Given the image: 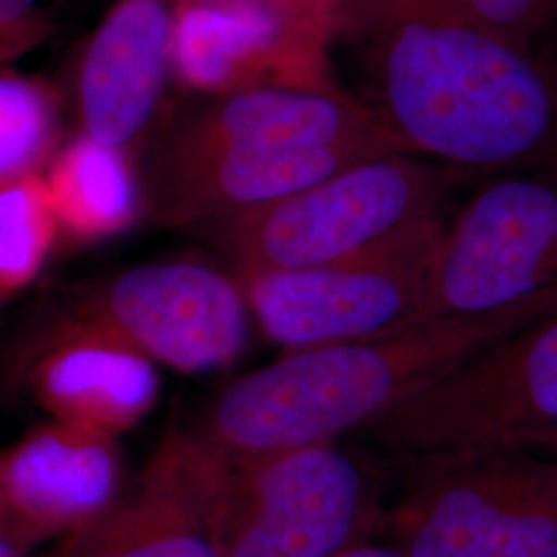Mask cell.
Instances as JSON below:
<instances>
[{"label": "cell", "mask_w": 557, "mask_h": 557, "mask_svg": "<svg viewBox=\"0 0 557 557\" xmlns=\"http://www.w3.org/2000/svg\"><path fill=\"white\" fill-rule=\"evenodd\" d=\"M403 147L481 182L557 168V64L438 0H379L341 38Z\"/></svg>", "instance_id": "6da1fadb"}, {"label": "cell", "mask_w": 557, "mask_h": 557, "mask_svg": "<svg viewBox=\"0 0 557 557\" xmlns=\"http://www.w3.org/2000/svg\"><path fill=\"white\" fill-rule=\"evenodd\" d=\"M557 289L487 314L419 320L376 337L289 351L227 386L195 434L223 453L329 444L554 312Z\"/></svg>", "instance_id": "7a4b0ae2"}, {"label": "cell", "mask_w": 557, "mask_h": 557, "mask_svg": "<svg viewBox=\"0 0 557 557\" xmlns=\"http://www.w3.org/2000/svg\"><path fill=\"white\" fill-rule=\"evenodd\" d=\"M180 434L221 557H333L384 524L376 483L335 442L223 453Z\"/></svg>", "instance_id": "3957f363"}, {"label": "cell", "mask_w": 557, "mask_h": 557, "mask_svg": "<svg viewBox=\"0 0 557 557\" xmlns=\"http://www.w3.org/2000/svg\"><path fill=\"white\" fill-rule=\"evenodd\" d=\"M478 176L409 153L359 161L259 209L213 223L236 275L304 271L349 257L400 227L438 218Z\"/></svg>", "instance_id": "277c9868"}, {"label": "cell", "mask_w": 557, "mask_h": 557, "mask_svg": "<svg viewBox=\"0 0 557 557\" xmlns=\"http://www.w3.org/2000/svg\"><path fill=\"white\" fill-rule=\"evenodd\" d=\"M363 432L409 460L533 450L557 434V308L405 398Z\"/></svg>", "instance_id": "5b68a950"}, {"label": "cell", "mask_w": 557, "mask_h": 557, "mask_svg": "<svg viewBox=\"0 0 557 557\" xmlns=\"http://www.w3.org/2000/svg\"><path fill=\"white\" fill-rule=\"evenodd\" d=\"M384 515L405 557H557V460L533 450L411 460Z\"/></svg>", "instance_id": "8992f818"}, {"label": "cell", "mask_w": 557, "mask_h": 557, "mask_svg": "<svg viewBox=\"0 0 557 557\" xmlns=\"http://www.w3.org/2000/svg\"><path fill=\"white\" fill-rule=\"evenodd\" d=\"M444 232L442 215L428 218L314 269L236 278L262 333L287 354L376 337L418 322Z\"/></svg>", "instance_id": "52a82bcc"}, {"label": "cell", "mask_w": 557, "mask_h": 557, "mask_svg": "<svg viewBox=\"0 0 557 557\" xmlns=\"http://www.w3.org/2000/svg\"><path fill=\"white\" fill-rule=\"evenodd\" d=\"M557 289V168L481 182L446 223L419 320L498 312Z\"/></svg>", "instance_id": "ba28073f"}, {"label": "cell", "mask_w": 557, "mask_h": 557, "mask_svg": "<svg viewBox=\"0 0 557 557\" xmlns=\"http://www.w3.org/2000/svg\"><path fill=\"white\" fill-rule=\"evenodd\" d=\"M81 317L149 361L200 374L244 351L250 310L238 278L197 260H170L120 273Z\"/></svg>", "instance_id": "9c48e42d"}, {"label": "cell", "mask_w": 557, "mask_h": 557, "mask_svg": "<svg viewBox=\"0 0 557 557\" xmlns=\"http://www.w3.org/2000/svg\"><path fill=\"white\" fill-rule=\"evenodd\" d=\"M326 44L283 0H218L174 7L172 73L221 96L262 85H329Z\"/></svg>", "instance_id": "30bf717a"}, {"label": "cell", "mask_w": 557, "mask_h": 557, "mask_svg": "<svg viewBox=\"0 0 557 557\" xmlns=\"http://www.w3.org/2000/svg\"><path fill=\"white\" fill-rule=\"evenodd\" d=\"M211 98L176 122L158 156L337 145H376L409 153L368 103L335 85H262Z\"/></svg>", "instance_id": "8fae6325"}, {"label": "cell", "mask_w": 557, "mask_h": 557, "mask_svg": "<svg viewBox=\"0 0 557 557\" xmlns=\"http://www.w3.org/2000/svg\"><path fill=\"white\" fill-rule=\"evenodd\" d=\"M395 153L376 145H337L322 149H221L195 156H158L149 190L151 211L163 225H213L296 195L359 161Z\"/></svg>", "instance_id": "7c38bea8"}, {"label": "cell", "mask_w": 557, "mask_h": 557, "mask_svg": "<svg viewBox=\"0 0 557 557\" xmlns=\"http://www.w3.org/2000/svg\"><path fill=\"white\" fill-rule=\"evenodd\" d=\"M114 436L50 421L0 450V508L41 541L73 535L120 499Z\"/></svg>", "instance_id": "4fadbf2b"}, {"label": "cell", "mask_w": 557, "mask_h": 557, "mask_svg": "<svg viewBox=\"0 0 557 557\" xmlns=\"http://www.w3.org/2000/svg\"><path fill=\"white\" fill-rule=\"evenodd\" d=\"M174 4L119 0L87 41L77 79L83 135L126 149L160 108L172 73Z\"/></svg>", "instance_id": "5bb4252c"}, {"label": "cell", "mask_w": 557, "mask_h": 557, "mask_svg": "<svg viewBox=\"0 0 557 557\" xmlns=\"http://www.w3.org/2000/svg\"><path fill=\"white\" fill-rule=\"evenodd\" d=\"M29 386L54 421L114 438L158 397L153 361L85 317L48 338L32 363Z\"/></svg>", "instance_id": "9a60e30c"}, {"label": "cell", "mask_w": 557, "mask_h": 557, "mask_svg": "<svg viewBox=\"0 0 557 557\" xmlns=\"http://www.w3.org/2000/svg\"><path fill=\"white\" fill-rule=\"evenodd\" d=\"M60 557H221L180 432H170L137 485L60 547Z\"/></svg>", "instance_id": "2e32d148"}, {"label": "cell", "mask_w": 557, "mask_h": 557, "mask_svg": "<svg viewBox=\"0 0 557 557\" xmlns=\"http://www.w3.org/2000/svg\"><path fill=\"white\" fill-rule=\"evenodd\" d=\"M59 230L79 242L112 238L140 211V186L126 149L79 135L44 174Z\"/></svg>", "instance_id": "e0dca14e"}, {"label": "cell", "mask_w": 557, "mask_h": 557, "mask_svg": "<svg viewBox=\"0 0 557 557\" xmlns=\"http://www.w3.org/2000/svg\"><path fill=\"white\" fill-rule=\"evenodd\" d=\"M59 119L52 85L0 71V182L41 174L57 156Z\"/></svg>", "instance_id": "ac0fdd59"}, {"label": "cell", "mask_w": 557, "mask_h": 557, "mask_svg": "<svg viewBox=\"0 0 557 557\" xmlns=\"http://www.w3.org/2000/svg\"><path fill=\"white\" fill-rule=\"evenodd\" d=\"M59 234L44 174L0 182V296L40 273Z\"/></svg>", "instance_id": "d6986e66"}, {"label": "cell", "mask_w": 557, "mask_h": 557, "mask_svg": "<svg viewBox=\"0 0 557 557\" xmlns=\"http://www.w3.org/2000/svg\"><path fill=\"white\" fill-rule=\"evenodd\" d=\"M458 15L533 46L557 20V0H438Z\"/></svg>", "instance_id": "ffe728a7"}, {"label": "cell", "mask_w": 557, "mask_h": 557, "mask_svg": "<svg viewBox=\"0 0 557 557\" xmlns=\"http://www.w3.org/2000/svg\"><path fill=\"white\" fill-rule=\"evenodd\" d=\"M326 46L338 41L376 0H283Z\"/></svg>", "instance_id": "44dd1931"}, {"label": "cell", "mask_w": 557, "mask_h": 557, "mask_svg": "<svg viewBox=\"0 0 557 557\" xmlns=\"http://www.w3.org/2000/svg\"><path fill=\"white\" fill-rule=\"evenodd\" d=\"M40 543V537H36L17 518L0 508V557H27Z\"/></svg>", "instance_id": "7402d4cb"}, {"label": "cell", "mask_w": 557, "mask_h": 557, "mask_svg": "<svg viewBox=\"0 0 557 557\" xmlns=\"http://www.w3.org/2000/svg\"><path fill=\"white\" fill-rule=\"evenodd\" d=\"M46 34H48V23L46 21L29 25V27H21V29L0 32V64L25 54L36 44H40L46 38Z\"/></svg>", "instance_id": "603a6c76"}, {"label": "cell", "mask_w": 557, "mask_h": 557, "mask_svg": "<svg viewBox=\"0 0 557 557\" xmlns=\"http://www.w3.org/2000/svg\"><path fill=\"white\" fill-rule=\"evenodd\" d=\"M38 0H0V32H11L41 23Z\"/></svg>", "instance_id": "cb8c5ba5"}, {"label": "cell", "mask_w": 557, "mask_h": 557, "mask_svg": "<svg viewBox=\"0 0 557 557\" xmlns=\"http://www.w3.org/2000/svg\"><path fill=\"white\" fill-rule=\"evenodd\" d=\"M333 557H405L398 554L393 545H372V543H361L356 547H349Z\"/></svg>", "instance_id": "d4e9b609"}, {"label": "cell", "mask_w": 557, "mask_h": 557, "mask_svg": "<svg viewBox=\"0 0 557 557\" xmlns=\"http://www.w3.org/2000/svg\"><path fill=\"white\" fill-rule=\"evenodd\" d=\"M533 453H543V455L556 458L557 460V434H552V436L541 440L537 446L533 448Z\"/></svg>", "instance_id": "484cf974"}, {"label": "cell", "mask_w": 557, "mask_h": 557, "mask_svg": "<svg viewBox=\"0 0 557 557\" xmlns=\"http://www.w3.org/2000/svg\"><path fill=\"white\" fill-rule=\"evenodd\" d=\"M174 7L176 4H202V2H218V0H170Z\"/></svg>", "instance_id": "4316f807"}, {"label": "cell", "mask_w": 557, "mask_h": 557, "mask_svg": "<svg viewBox=\"0 0 557 557\" xmlns=\"http://www.w3.org/2000/svg\"><path fill=\"white\" fill-rule=\"evenodd\" d=\"M52 557H60L59 554H57V556H52Z\"/></svg>", "instance_id": "83f0119b"}]
</instances>
